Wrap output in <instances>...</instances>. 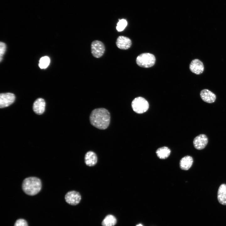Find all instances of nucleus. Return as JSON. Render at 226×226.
I'll list each match as a JSON object with an SVG mask.
<instances>
[{
	"label": "nucleus",
	"instance_id": "nucleus-1",
	"mask_svg": "<svg viewBox=\"0 0 226 226\" xmlns=\"http://www.w3.org/2000/svg\"><path fill=\"white\" fill-rule=\"evenodd\" d=\"M110 113L104 108H98L94 109L91 112L89 120L91 124L100 129H106L110 122Z\"/></svg>",
	"mask_w": 226,
	"mask_h": 226
},
{
	"label": "nucleus",
	"instance_id": "nucleus-2",
	"mask_svg": "<svg viewBox=\"0 0 226 226\" xmlns=\"http://www.w3.org/2000/svg\"><path fill=\"white\" fill-rule=\"evenodd\" d=\"M22 189L26 194L30 196H34L37 194L40 191L42 187L41 180L36 177H29L25 178L23 180Z\"/></svg>",
	"mask_w": 226,
	"mask_h": 226
},
{
	"label": "nucleus",
	"instance_id": "nucleus-3",
	"mask_svg": "<svg viewBox=\"0 0 226 226\" xmlns=\"http://www.w3.org/2000/svg\"><path fill=\"white\" fill-rule=\"evenodd\" d=\"M137 64L139 66L148 68L153 66L155 62V58L153 54L145 53L139 55L136 60Z\"/></svg>",
	"mask_w": 226,
	"mask_h": 226
},
{
	"label": "nucleus",
	"instance_id": "nucleus-4",
	"mask_svg": "<svg viewBox=\"0 0 226 226\" xmlns=\"http://www.w3.org/2000/svg\"><path fill=\"white\" fill-rule=\"evenodd\" d=\"M132 107L133 110L138 114L146 112L149 108V104L144 98L139 97L135 98L132 102Z\"/></svg>",
	"mask_w": 226,
	"mask_h": 226
},
{
	"label": "nucleus",
	"instance_id": "nucleus-5",
	"mask_svg": "<svg viewBox=\"0 0 226 226\" xmlns=\"http://www.w3.org/2000/svg\"><path fill=\"white\" fill-rule=\"evenodd\" d=\"M105 46L101 41L96 40L94 41L91 45V53L94 56L99 58L104 54L105 51Z\"/></svg>",
	"mask_w": 226,
	"mask_h": 226
},
{
	"label": "nucleus",
	"instance_id": "nucleus-6",
	"mask_svg": "<svg viewBox=\"0 0 226 226\" xmlns=\"http://www.w3.org/2000/svg\"><path fill=\"white\" fill-rule=\"evenodd\" d=\"M65 199L68 204L75 206L78 204L80 202L81 196L80 193L75 191L68 192L65 195Z\"/></svg>",
	"mask_w": 226,
	"mask_h": 226
},
{
	"label": "nucleus",
	"instance_id": "nucleus-7",
	"mask_svg": "<svg viewBox=\"0 0 226 226\" xmlns=\"http://www.w3.org/2000/svg\"><path fill=\"white\" fill-rule=\"evenodd\" d=\"M15 98V96L13 93H1L0 94V108H3L9 106L14 102Z\"/></svg>",
	"mask_w": 226,
	"mask_h": 226
},
{
	"label": "nucleus",
	"instance_id": "nucleus-8",
	"mask_svg": "<svg viewBox=\"0 0 226 226\" xmlns=\"http://www.w3.org/2000/svg\"><path fill=\"white\" fill-rule=\"evenodd\" d=\"M208 142L207 137L205 134H201L194 138L193 144L196 149L200 150L204 149L207 146Z\"/></svg>",
	"mask_w": 226,
	"mask_h": 226
},
{
	"label": "nucleus",
	"instance_id": "nucleus-9",
	"mask_svg": "<svg viewBox=\"0 0 226 226\" xmlns=\"http://www.w3.org/2000/svg\"><path fill=\"white\" fill-rule=\"evenodd\" d=\"M189 68L192 72L197 75L202 73L204 70L202 62L196 59L192 61L190 64Z\"/></svg>",
	"mask_w": 226,
	"mask_h": 226
},
{
	"label": "nucleus",
	"instance_id": "nucleus-10",
	"mask_svg": "<svg viewBox=\"0 0 226 226\" xmlns=\"http://www.w3.org/2000/svg\"><path fill=\"white\" fill-rule=\"evenodd\" d=\"M116 44L119 48L126 50L131 47L132 42L129 38L124 36H120L117 38Z\"/></svg>",
	"mask_w": 226,
	"mask_h": 226
},
{
	"label": "nucleus",
	"instance_id": "nucleus-11",
	"mask_svg": "<svg viewBox=\"0 0 226 226\" xmlns=\"http://www.w3.org/2000/svg\"><path fill=\"white\" fill-rule=\"evenodd\" d=\"M200 96L203 101L209 103H213L216 98L214 94L207 89L202 90L200 92Z\"/></svg>",
	"mask_w": 226,
	"mask_h": 226
},
{
	"label": "nucleus",
	"instance_id": "nucleus-12",
	"mask_svg": "<svg viewBox=\"0 0 226 226\" xmlns=\"http://www.w3.org/2000/svg\"><path fill=\"white\" fill-rule=\"evenodd\" d=\"M98 157L95 153L90 151L87 152L84 157V162L85 164L89 166H94L97 163Z\"/></svg>",
	"mask_w": 226,
	"mask_h": 226
},
{
	"label": "nucleus",
	"instance_id": "nucleus-13",
	"mask_svg": "<svg viewBox=\"0 0 226 226\" xmlns=\"http://www.w3.org/2000/svg\"><path fill=\"white\" fill-rule=\"evenodd\" d=\"M46 103L44 100L41 98L37 99L34 102L33 110L34 112L38 115H41L45 111Z\"/></svg>",
	"mask_w": 226,
	"mask_h": 226
},
{
	"label": "nucleus",
	"instance_id": "nucleus-14",
	"mask_svg": "<svg viewBox=\"0 0 226 226\" xmlns=\"http://www.w3.org/2000/svg\"><path fill=\"white\" fill-rule=\"evenodd\" d=\"M217 199L220 204L226 205V184H222L219 187L217 193Z\"/></svg>",
	"mask_w": 226,
	"mask_h": 226
},
{
	"label": "nucleus",
	"instance_id": "nucleus-15",
	"mask_svg": "<svg viewBox=\"0 0 226 226\" xmlns=\"http://www.w3.org/2000/svg\"><path fill=\"white\" fill-rule=\"evenodd\" d=\"M193 162L192 157L187 155L182 158L180 162V168L182 170H187L191 167Z\"/></svg>",
	"mask_w": 226,
	"mask_h": 226
},
{
	"label": "nucleus",
	"instance_id": "nucleus-16",
	"mask_svg": "<svg viewBox=\"0 0 226 226\" xmlns=\"http://www.w3.org/2000/svg\"><path fill=\"white\" fill-rule=\"evenodd\" d=\"M170 152V150L168 148L163 147L158 149L156 151V153L159 159H164L168 157Z\"/></svg>",
	"mask_w": 226,
	"mask_h": 226
},
{
	"label": "nucleus",
	"instance_id": "nucleus-17",
	"mask_svg": "<svg viewBox=\"0 0 226 226\" xmlns=\"http://www.w3.org/2000/svg\"><path fill=\"white\" fill-rule=\"evenodd\" d=\"M117 223L116 218L113 215L109 214L107 215L102 221V226H114Z\"/></svg>",
	"mask_w": 226,
	"mask_h": 226
},
{
	"label": "nucleus",
	"instance_id": "nucleus-18",
	"mask_svg": "<svg viewBox=\"0 0 226 226\" xmlns=\"http://www.w3.org/2000/svg\"><path fill=\"white\" fill-rule=\"evenodd\" d=\"M50 62V59L48 57L43 56L40 59L39 65L41 68H46L48 66Z\"/></svg>",
	"mask_w": 226,
	"mask_h": 226
},
{
	"label": "nucleus",
	"instance_id": "nucleus-19",
	"mask_svg": "<svg viewBox=\"0 0 226 226\" xmlns=\"http://www.w3.org/2000/svg\"><path fill=\"white\" fill-rule=\"evenodd\" d=\"M127 25L126 21L124 19H121L119 20L117 23L116 29L118 31H123Z\"/></svg>",
	"mask_w": 226,
	"mask_h": 226
},
{
	"label": "nucleus",
	"instance_id": "nucleus-20",
	"mask_svg": "<svg viewBox=\"0 0 226 226\" xmlns=\"http://www.w3.org/2000/svg\"><path fill=\"white\" fill-rule=\"evenodd\" d=\"M14 226H28L27 222L23 219L17 220L14 224Z\"/></svg>",
	"mask_w": 226,
	"mask_h": 226
},
{
	"label": "nucleus",
	"instance_id": "nucleus-21",
	"mask_svg": "<svg viewBox=\"0 0 226 226\" xmlns=\"http://www.w3.org/2000/svg\"><path fill=\"white\" fill-rule=\"evenodd\" d=\"M6 46L5 43L1 42L0 43V60L2 61V57L6 50Z\"/></svg>",
	"mask_w": 226,
	"mask_h": 226
},
{
	"label": "nucleus",
	"instance_id": "nucleus-22",
	"mask_svg": "<svg viewBox=\"0 0 226 226\" xmlns=\"http://www.w3.org/2000/svg\"><path fill=\"white\" fill-rule=\"evenodd\" d=\"M136 226H143L141 224H139L137 225Z\"/></svg>",
	"mask_w": 226,
	"mask_h": 226
}]
</instances>
